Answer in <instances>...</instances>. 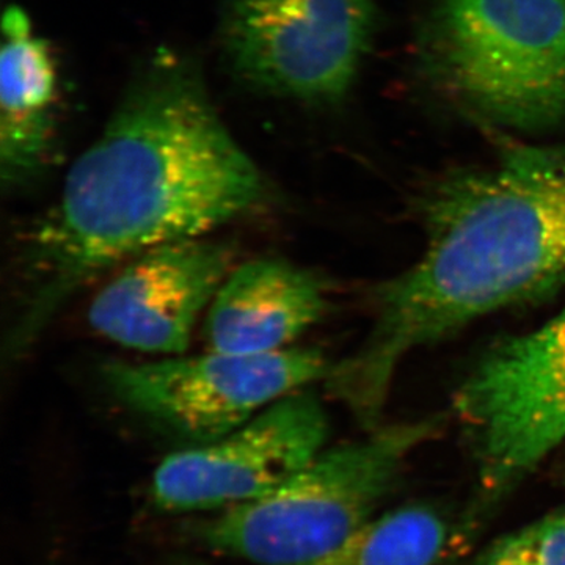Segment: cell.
<instances>
[{
    "label": "cell",
    "instance_id": "obj_1",
    "mask_svg": "<svg viewBox=\"0 0 565 565\" xmlns=\"http://www.w3.org/2000/svg\"><path fill=\"white\" fill-rule=\"evenodd\" d=\"M269 196L266 178L223 125L195 66L159 52L25 239L6 363L24 359L66 303L115 264L206 236Z\"/></svg>",
    "mask_w": 565,
    "mask_h": 565
},
{
    "label": "cell",
    "instance_id": "obj_2",
    "mask_svg": "<svg viewBox=\"0 0 565 565\" xmlns=\"http://www.w3.org/2000/svg\"><path fill=\"white\" fill-rule=\"evenodd\" d=\"M422 255L371 292V326L326 385L364 429L381 426L408 356L486 316L565 288V145H509L423 193Z\"/></svg>",
    "mask_w": 565,
    "mask_h": 565
},
{
    "label": "cell",
    "instance_id": "obj_3",
    "mask_svg": "<svg viewBox=\"0 0 565 565\" xmlns=\"http://www.w3.org/2000/svg\"><path fill=\"white\" fill-rule=\"evenodd\" d=\"M440 427V416L382 423L362 440L323 449L273 493L203 522L199 539L253 564H313L379 514L405 465Z\"/></svg>",
    "mask_w": 565,
    "mask_h": 565
},
{
    "label": "cell",
    "instance_id": "obj_4",
    "mask_svg": "<svg viewBox=\"0 0 565 565\" xmlns=\"http://www.w3.org/2000/svg\"><path fill=\"white\" fill-rule=\"evenodd\" d=\"M427 62L478 117L523 132L565 122V0H438Z\"/></svg>",
    "mask_w": 565,
    "mask_h": 565
},
{
    "label": "cell",
    "instance_id": "obj_5",
    "mask_svg": "<svg viewBox=\"0 0 565 565\" xmlns=\"http://www.w3.org/2000/svg\"><path fill=\"white\" fill-rule=\"evenodd\" d=\"M452 408L482 493L500 500L565 445V308L482 353Z\"/></svg>",
    "mask_w": 565,
    "mask_h": 565
},
{
    "label": "cell",
    "instance_id": "obj_6",
    "mask_svg": "<svg viewBox=\"0 0 565 565\" xmlns=\"http://www.w3.org/2000/svg\"><path fill=\"white\" fill-rule=\"evenodd\" d=\"M329 370L319 349L288 348L263 355L210 351L148 363L110 360L102 374L118 403L196 446L232 433Z\"/></svg>",
    "mask_w": 565,
    "mask_h": 565
},
{
    "label": "cell",
    "instance_id": "obj_7",
    "mask_svg": "<svg viewBox=\"0 0 565 565\" xmlns=\"http://www.w3.org/2000/svg\"><path fill=\"white\" fill-rule=\"evenodd\" d=\"M374 31L373 0H228L222 40L248 87L330 104L351 90Z\"/></svg>",
    "mask_w": 565,
    "mask_h": 565
},
{
    "label": "cell",
    "instance_id": "obj_8",
    "mask_svg": "<svg viewBox=\"0 0 565 565\" xmlns=\"http://www.w3.org/2000/svg\"><path fill=\"white\" fill-rule=\"evenodd\" d=\"M327 435L321 401L311 386L297 390L217 440L163 459L152 476V501L174 514L252 503L321 455Z\"/></svg>",
    "mask_w": 565,
    "mask_h": 565
},
{
    "label": "cell",
    "instance_id": "obj_9",
    "mask_svg": "<svg viewBox=\"0 0 565 565\" xmlns=\"http://www.w3.org/2000/svg\"><path fill=\"white\" fill-rule=\"evenodd\" d=\"M233 258L228 245L206 236L140 253L96 294L92 329L134 351L182 355L232 273Z\"/></svg>",
    "mask_w": 565,
    "mask_h": 565
},
{
    "label": "cell",
    "instance_id": "obj_10",
    "mask_svg": "<svg viewBox=\"0 0 565 565\" xmlns=\"http://www.w3.org/2000/svg\"><path fill=\"white\" fill-rule=\"evenodd\" d=\"M326 291L310 270L280 258L230 273L206 311L210 351L263 355L288 349L326 313Z\"/></svg>",
    "mask_w": 565,
    "mask_h": 565
},
{
    "label": "cell",
    "instance_id": "obj_11",
    "mask_svg": "<svg viewBox=\"0 0 565 565\" xmlns=\"http://www.w3.org/2000/svg\"><path fill=\"white\" fill-rule=\"evenodd\" d=\"M0 55V177L3 188L35 180L55 140L57 70L46 40L20 7L3 13Z\"/></svg>",
    "mask_w": 565,
    "mask_h": 565
},
{
    "label": "cell",
    "instance_id": "obj_12",
    "mask_svg": "<svg viewBox=\"0 0 565 565\" xmlns=\"http://www.w3.org/2000/svg\"><path fill=\"white\" fill-rule=\"evenodd\" d=\"M448 542L444 512L411 503L375 515L330 555L308 565H438Z\"/></svg>",
    "mask_w": 565,
    "mask_h": 565
},
{
    "label": "cell",
    "instance_id": "obj_13",
    "mask_svg": "<svg viewBox=\"0 0 565 565\" xmlns=\"http://www.w3.org/2000/svg\"><path fill=\"white\" fill-rule=\"evenodd\" d=\"M473 565H565V505L501 535Z\"/></svg>",
    "mask_w": 565,
    "mask_h": 565
}]
</instances>
